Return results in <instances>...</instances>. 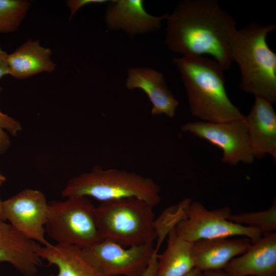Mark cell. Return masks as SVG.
<instances>
[{"instance_id":"17","label":"cell","mask_w":276,"mask_h":276,"mask_svg":"<svg viewBox=\"0 0 276 276\" xmlns=\"http://www.w3.org/2000/svg\"><path fill=\"white\" fill-rule=\"evenodd\" d=\"M52 53L50 48L42 46L38 40L29 38L8 55L9 75L21 80L41 73H52L56 67L51 58Z\"/></svg>"},{"instance_id":"14","label":"cell","mask_w":276,"mask_h":276,"mask_svg":"<svg viewBox=\"0 0 276 276\" xmlns=\"http://www.w3.org/2000/svg\"><path fill=\"white\" fill-rule=\"evenodd\" d=\"M246 116L247 134L255 158L266 154L276 158V113L272 103L259 97Z\"/></svg>"},{"instance_id":"22","label":"cell","mask_w":276,"mask_h":276,"mask_svg":"<svg viewBox=\"0 0 276 276\" xmlns=\"http://www.w3.org/2000/svg\"><path fill=\"white\" fill-rule=\"evenodd\" d=\"M3 87L0 86V95ZM22 130L20 123L0 110V154L5 153L11 145L10 134L16 136Z\"/></svg>"},{"instance_id":"15","label":"cell","mask_w":276,"mask_h":276,"mask_svg":"<svg viewBox=\"0 0 276 276\" xmlns=\"http://www.w3.org/2000/svg\"><path fill=\"white\" fill-rule=\"evenodd\" d=\"M39 245L0 219V262L11 264L24 276H35L41 263Z\"/></svg>"},{"instance_id":"19","label":"cell","mask_w":276,"mask_h":276,"mask_svg":"<svg viewBox=\"0 0 276 276\" xmlns=\"http://www.w3.org/2000/svg\"><path fill=\"white\" fill-rule=\"evenodd\" d=\"M167 247L157 255L156 276H185L195 268L193 242L179 237L172 228L168 234Z\"/></svg>"},{"instance_id":"29","label":"cell","mask_w":276,"mask_h":276,"mask_svg":"<svg viewBox=\"0 0 276 276\" xmlns=\"http://www.w3.org/2000/svg\"><path fill=\"white\" fill-rule=\"evenodd\" d=\"M6 180V177L3 175L0 170V186L5 182Z\"/></svg>"},{"instance_id":"3","label":"cell","mask_w":276,"mask_h":276,"mask_svg":"<svg viewBox=\"0 0 276 276\" xmlns=\"http://www.w3.org/2000/svg\"><path fill=\"white\" fill-rule=\"evenodd\" d=\"M275 28L274 24L251 22L237 30L230 46L232 62L240 69V88L272 104L276 102V54L267 38Z\"/></svg>"},{"instance_id":"13","label":"cell","mask_w":276,"mask_h":276,"mask_svg":"<svg viewBox=\"0 0 276 276\" xmlns=\"http://www.w3.org/2000/svg\"><path fill=\"white\" fill-rule=\"evenodd\" d=\"M222 270L227 276H276V232L262 235Z\"/></svg>"},{"instance_id":"7","label":"cell","mask_w":276,"mask_h":276,"mask_svg":"<svg viewBox=\"0 0 276 276\" xmlns=\"http://www.w3.org/2000/svg\"><path fill=\"white\" fill-rule=\"evenodd\" d=\"M179 220L174 227L177 235L190 242L201 239L242 236L255 243L262 234L257 228L228 219L231 209L224 206L208 210L201 202L185 198L179 203Z\"/></svg>"},{"instance_id":"25","label":"cell","mask_w":276,"mask_h":276,"mask_svg":"<svg viewBox=\"0 0 276 276\" xmlns=\"http://www.w3.org/2000/svg\"><path fill=\"white\" fill-rule=\"evenodd\" d=\"M8 55V54L3 50L0 46V79L4 76L9 75Z\"/></svg>"},{"instance_id":"18","label":"cell","mask_w":276,"mask_h":276,"mask_svg":"<svg viewBox=\"0 0 276 276\" xmlns=\"http://www.w3.org/2000/svg\"><path fill=\"white\" fill-rule=\"evenodd\" d=\"M48 266L55 265L58 272L50 276H105L92 267L82 256L80 248L69 244L39 245L36 249Z\"/></svg>"},{"instance_id":"28","label":"cell","mask_w":276,"mask_h":276,"mask_svg":"<svg viewBox=\"0 0 276 276\" xmlns=\"http://www.w3.org/2000/svg\"><path fill=\"white\" fill-rule=\"evenodd\" d=\"M0 219L6 221V218L4 215V208H3V201L2 200L0 197Z\"/></svg>"},{"instance_id":"27","label":"cell","mask_w":276,"mask_h":276,"mask_svg":"<svg viewBox=\"0 0 276 276\" xmlns=\"http://www.w3.org/2000/svg\"><path fill=\"white\" fill-rule=\"evenodd\" d=\"M202 271L194 268L185 276H201Z\"/></svg>"},{"instance_id":"1","label":"cell","mask_w":276,"mask_h":276,"mask_svg":"<svg viewBox=\"0 0 276 276\" xmlns=\"http://www.w3.org/2000/svg\"><path fill=\"white\" fill-rule=\"evenodd\" d=\"M166 20L165 42L171 51L182 56L209 55L224 70L230 68L236 23L216 0L180 1Z\"/></svg>"},{"instance_id":"2","label":"cell","mask_w":276,"mask_h":276,"mask_svg":"<svg viewBox=\"0 0 276 276\" xmlns=\"http://www.w3.org/2000/svg\"><path fill=\"white\" fill-rule=\"evenodd\" d=\"M172 61L180 75L193 116L210 122L246 119L227 94L225 70L217 61L192 55L175 57Z\"/></svg>"},{"instance_id":"12","label":"cell","mask_w":276,"mask_h":276,"mask_svg":"<svg viewBox=\"0 0 276 276\" xmlns=\"http://www.w3.org/2000/svg\"><path fill=\"white\" fill-rule=\"evenodd\" d=\"M125 85L127 89H140L147 95L152 104V115L165 114L171 118L174 117L179 102L160 72L149 67H130Z\"/></svg>"},{"instance_id":"23","label":"cell","mask_w":276,"mask_h":276,"mask_svg":"<svg viewBox=\"0 0 276 276\" xmlns=\"http://www.w3.org/2000/svg\"><path fill=\"white\" fill-rule=\"evenodd\" d=\"M108 0H68L65 3L67 7L70 9V16L69 20H71L77 11L82 7L90 5L97 4H103L108 3Z\"/></svg>"},{"instance_id":"16","label":"cell","mask_w":276,"mask_h":276,"mask_svg":"<svg viewBox=\"0 0 276 276\" xmlns=\"http://www.w3.org/2000/svg\"><path fill=\"white\" fill-rule=\"evenodd\" d=\"M248 238H217L193 242L195 268L201 271L222 269L233 258L245 252L252 244Z\"/></svg>"},{"instance_id":"24","label":"cell","mask_w":276,"mask_h":276,"mask_svg":"<svg viewBox=\"0 0 276 276\" xmlns=\"http://www.w3.org/2000/svg\"><path fill=\"white\" fill-rule=\"evenodd\" d=\"M156 251L154 252L149 265L141 276H156L157 269V255Z\"/></svg>"},{"instance_id":"9","label":"cell","mask_w":276,"mask_h":276,"mask_svg":"<svg viewBox=\"0 0 276 276\" xmlns=\"http://www.w3.org/2000/svg\"><path fill=\"white\" fill-rule=\"evenodd\" d=\"M245 120L189 122L183 124L181 129L220 148L223 163L231 166L240 163L250 164L255 158L250 148Z\"/></svg>"},{"instance_id":"10","label":"cell","mask_w":276,"mask_h":276,"mask_svg":"<svg viewBox=\"0 0 276 276\" xmlns=\"http://www.w3.org/2000/svg\"><path fill=\"white\" fill-rule=\"evenodd\" d=\"M6 220L29 239L43 246L50 243L45 238L48 202L44 194L27 189L3 201Z\"/></svg>"},{"instance_id":"26","label":"cell","mask_w":276,"mask_h":276,"mask_svg":"<svg viewBox=\"0 0 276 276\" xmlns=\"http://www.w3.org/2000/svg\"><path fill=\"white\" fill-rule=\"evenodd\" d=\"M201 276H227L222 269L211 270L202 271Z\"/></svg>"},{"instance_id":"5","label":"cell","mask_w":276,"mask_h":276,"mask_svg":"<svg viewBox=\"0 0 276 276\" xmlns=\"http://www.w3.org/2000/svg\"><path fill=\"white\" fill-rule=\"evenodd\" d=\"M153 208L135 198L102 202L96 207L95 215L102 239L126 247L154 242L156 235Z\"/></svg>"},{"instance_id":"20","label":"cell","mask_w":276,"mask_h":276,"mask_svg":"<svg viewBox=\"0 0 276 276\" xmlns=\"http://www.w3.org/2000/svg\"><path fill=\"white\" fill-rule=\"evenodd\" d=\"M228 219L235 223L254 227L262 235L275 232L276 202L274 200L268 209L253 212L231 214Z\"/></svg>"},{"instance_id":"21","label":"cell","mask_w":276,"mask_h":276,"mask_svg":"<svg viewBox=\"0 0 276 276\" xmlns=\"http://www.w3.org/2000/svg\"><path fill=\"white\" fill-rule=\"evenodd\" d=\"M30 6V2L26 0H0V33L15 32Z\"/></svg>"},{"instance_id":"4","label":"cell","mask_w":276,"mask_h":276,"mask_svg":"<svg viewBox=\"0 0 276 276\" xmlns=\"http://www.w3.org/2000/svg\"><path fill=\"white\" fill-rule=\"evenodd\" d=\"M160 191L151 178L134 172L95 166L90 172L70 179L61 194L64 197L90 196L102 202L135 198L154 208L160 201Z\"/></svg>"},{"instance_id":"8","label":"cell","mask_w":276,"mask_h":276,"mask_svg":"<svg viewBox=\"0 0 276 276\" xmlns=\"http://www.w3.org/2000/svg\"><path fill=\"white\" fill-rule=\"evenodd\" d=\"M83 258L105 276H141L155 251L153 242L128 247L103 239L80 248Z\"/></svg>"},{"instance_id":"6","label":"cell","mask_w":276,"mask_h":276,"mask_svg":"<svg viewBox=\"0 0 276 276\" xmlns=\"http://www.w3.org/2000/svg\"><path fill=\"white\" fill-rule=\"evenodd\" d=\"M95 208L86 197L82 196L49 202L45 233L58 244L80 248L90 246L103 240L96 222Z\"/></svg>"},{"instance_id":"11","label":"cell","mask_w":276,"mask_h":276,"mask_svg":"<svg viewBox=\"0 0 276 276\" xmlns=\"http://www.w3.org/2000/svg\"><path fill=\"white\" fill-rule=\"evenodd\" d=\"M142 0H112L108 2L104 20L112 31H122L130 37L158 30L169 13L159 16L149 14Z\"/></svg>"}]
</instances>
